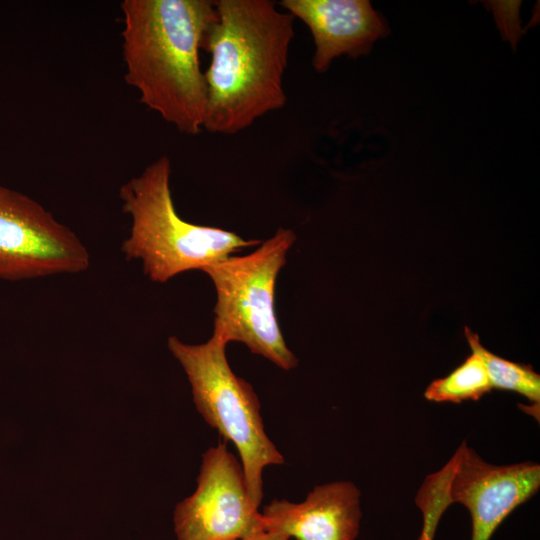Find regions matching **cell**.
Listing matches in <instances>:
<instances>
[{
  "instance_id": "cell-2",
  "label": "cell",
  "mask_w": 540,
  "mask_h": 540,
  "mask_svg": "<svg viewBox=\"0 0 540 540\" xmlns=\"http://www.w3.org/2000/svg\"><path fill=\"white\" fill-rule=\"evenodd\" d=\"M120 7L126 82L180 133H200L207 85L199 53L217 18L214 1L124 0Z\"/></svg>"
},
{
  "instance_id": "cell-5",
  "label": "cell",
  "mask_w": 540,
  "mask_h": 540,
  "mask_svg": "<svg viewBox=\"0 0 540 540\" xmlns=\"http://www.w3.org/2000/svg\"><path fill=\"white\" fill-rule=\"evenodd\" d=\"M295 240L291 229L280 227L254 252L229 256L201 270L210 277L217 293L212 336L226 345L241 342L284 370L295 368L298 359L280 330L274 289Z\"/></svg>"
},
{
  "instance_id": "cell-6",
  "label": "cell",
  "mask_w": 540,
  "mask_h": 540,
  "mask_svg": "<svg viewBox=\"0 0 540 540\" xmlns=\"http://www.w3.org/2000/svg\"><path fill=\"white\" fill-rule=\"evenodd\" d=\"M90 261L72 229L30 196L0 185V279L78 274Z\"/></svg>"
},
{
  "instance_id": "cell-4",
  "label": "cell",
  "mask_w": 540,
  "mask_h": 540,
  "mask_svg": "<svg viewBox=\"0 0 540 540\" xmlns=\"http://www.w3.org/2000/svg\"><path fill=\"white\" fill-rule=\"evenodd\" d=\"M167 345L187 375L198 412L235 445L249 497L259 508L263 470L268 465L283 464L284 458L265 432L253 387L232 371L226 358V344L213 336L196 345L170 336Z\"/></svg>"
},
{
  "instance_id": "cell-10",
  "label": "cell",
  "mask_w": 540,
  "mask_h": 540,
  "mask_svg": "<svg viewBox=\"0 0 540 540\" xmlns=\"http://www.w3.org/2000/svg\"><path fill=\"white\" fill-rule=\"evenodd\" d=\"M267 528L297 540H355L359 533L360 491L349 481L316 486L300 503L273 500L261 512Z\"/></svg>"
},
{
  "instance_id": "cell-1",
  "label": "cell",
  "mask_w": 540,
  "mask_h": 540,
  "mask_svg": "<svg viewBox=\"0 0 540 540\" xmlns=\"http://www.w3.org/2000/svg\"><path fill=\"white\" fill-rule=\"evenodd\" d=\"M217 18L203 50L207 105L203 129L231 135L282 108L283 76L294 38V17L271 0H215Z\"/></svg>"
},
{
  "instance_id": "cell-3",
  "label": "cell",
  "mask_w": 540,
  "mask_h": 540,
  "mask_svg": "<svg viewBox=\"0 0 540 540\" xmlns=\"http://www.w3.org/2000/svg\"><path fill=\"white\" fill-rule=\"evenodd\" d=\"M170 177L171 162L163 155L119 190L122 211L131 222L121 252L127 260L141 261L143 273L151 281L165 283L261 243L182 219L175 209Z\"/></svg>"
},
{
  "instance_id": "cell-9",
  "label": "cell",
  "mask_w": 540,
  "mask_h": 540,
  "mask_svg": "<svg viewBox=\"0 0 540 540\" xmlns=\"http://www.w3.org/2000/svg\"><path fill=\"white\" fill-rule=\"evenodd\" d=\"M280 6L309 28L317 72H325L340 55L368 54L374 42L389 33L386 21L368 0H282Z\"/></svg>"
},
{
  "instance_id": "cell-7",
  "label": "cell",
  "mask_w": 540,
  "mask_h": 540,
  "mask_svg": "<svg viewBox=\"0 0 540 540\" xmlns=\"http://www.w3.org/2000/svg\"><path fill=\"white\" fill-rule=\"evenodd\" d=\"M178 540H240L264 526L242 465L224 443L203 454L195 492L174 511Z\"/></svg>"
},
{
  "instance_id": "cell-8",
  "label": "cell",
  "mask_w": 540,
  "mask_h": 540,
  "mask_svg": "<svg viewBox=\"0 0 540 540\" xmlns=\"http://www.w3.org/2000/svg\"><path fill=\"white\" fill-rule=\"evenodd\" d=\"M444 470L448 502L461 503L471 515V540H490L504 519L540 486L539 464L493 465L465 442Z\"/></svg>"
},
{
  "instance_id": "cell-11",
  "label": "cell",
  "mask_w": 540,
  "mask_h": 540,
  "mask_svg": "<svg viewBox=\"0 0 540 540\" xmlns=\"http://www.w3.org/2000/svg\"><path fill=\"white\" fill-rule=\"evenodd\" d=\"M465 337L471 348L466 360L443 378L430 383L424 392L429 401L459 403L478 400L492 389L478 336L468 327Z\"/></svg>"
},
{
  "instance_id": "cell-12",
  "label": "cell",
  "mask_w": 540,
  "mask_h": 540,
  "mask_svg": "<svg viewBox=\"0 0 540 540\" xmlns=\"http://www.w3.org/2000/svg\"><path fill=\"white\" fill-rule=\"evenodd\" d=\"M492 388L513 391L539 404L540 376L530 365L515 363L481 346Z\"/></svg>"
},
{
  "instance_id": "cell-13",
  "label": "cell",
  "mask_w": 540,
  "mask_h": 540,
  "mask_svg": "<svg viewBox=\"0 0 540 540\" xmlns=\"http://www.w3.org/2000/svg\"><path fill=\"white\" fill-rule=\"evenodd\" d=\"M240 540H289V537L279 530L267 528L264 525Z\"/></svg>"
}]
</instances>
